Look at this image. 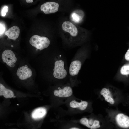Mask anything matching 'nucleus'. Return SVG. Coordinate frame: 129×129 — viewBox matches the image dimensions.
<instances>
[{"mask_svg":"<svg viewBox=\"0 0 129 129\" xmlns=\"http://www.w3.org/2000/svg\"><path fill=\"white\" fill-rule=\"evenodd\" d=\"M61 27L63 31L66 34L70 41L78 39L79 33L76 26L72 22L69 21L63 22Z\"/></svg>","mask_w":129,"mask_h":129,"instance_id":"1","label":"nucleus"},{"mask_svg":"<svg viewBox=\"0 0 129 129\" xmlns=\"http://www.w3.org/2000/svg\"><path fill=\"white\" fill-rule=\"evenodd\" d=\"M65 62L61 57L58 56L54 62L53 75L55 78L62 79L66 76L67 72L65 66Z\"/></svg>","mask_w":129,"mask_h":129,"instance_id":"2","label":"nucleus"},{"mask_svg":"<svg viewBox=\"0 0 129 129\" xmlns=\"http://www.w3.org/2000/svg\"><path fill=\"white\" fill-rule=\"evenodd\" d=\"M29 43L37 49L41 50L49 46L50 41L49 39L46 37L34 35L30 38Z\"/></svg>","mask_w":129,"mask_h":129,"instance_id":"3","label":"nucleus"},{"mask_svg":"<svg viewBox=\"0 0 129 129\" xmlns=\"http://www.w3.org/2000/svg\"><path fill=\"white\" fill-rule=\"evenodd\" d=\"M59 4L55 2L50 1L45 2L40 6L41 11L45 14H49L55 13L59 9Z\"/></svg>","mask_w":129,"mask_h":129,"instance_id":"4","label":"nucleus"},{"mask_svg":"<svg viewBox=\"0 0 129 129\" xmlns=\"http://www.w3.org/2000/svg\"><path fill=\"white\" fill-rule=\"evenodd\" d=\"M2 58L3 61L10 67L17 60V58L13 52L9 49L6 50L3 52Z\"/></svg>","mask_w":129,"mask_h":129,"instance_id":"5","label":"nucleus"},{"mask_svg":"<svg viewBox=\"0 0 129 129\" xmlns=\"http://www.w3.org/2000/svg\"><path fill=\"white\" fill-rule=\"evenodd\" d=\"M82 64L81 61L78 59L73 60L71 62L69 69L70 75L72 76L77 75L81 68Z\"/></svg>","mask_w":129,"mask_h":129,"instance_id":"6","label":"nucleus"},{"mask_svg":"<svg viewBox=\"0 0 129 129\" xmlns=\"http://www.w3.org/2000/svg\"><path fill=\"white\" fill-rule=\"evenodd\" d=\"M32 74L31 70L25 65L19 68L16 72V75L19 78L24 80L31 77Z\"/></svg>","mask_w":129,"mask_h":129,"instance_id":"7","label":"nucleus"},{"mask_svg":"<svg viewBox=\"0 0 129 129\" xmlns=\"http://www.w3.org/2000/svg\"><path fill=\"white\" fill-rule=\"evenodd\" d=\"M59 90H55L54 91V95L59 97H66L70 96L72 94V90L70 86H66L62 89L58 88Z\"/></svg>","mask_w":129,"mask_h":129,"instance_id":"8","label":"nucleus"},{"mask_svg":"<svg viewBox=\"0 0 129 129\" xmlns=\"http://www.w3.org/2000/svg\"><path fill=\"white\" fill-rule=\"evenodd\" d=\"M116 119L118 125L123 128L129 127V117L122 113H119L116 116Z\"/></svg>","mask_w":129,"mask_h":129,"instance_id":"9","label":"nucleus"},{"mask_svg":"<svg viewBox=\"0 0 129 129\" xmlns=\"http://www.w3.org/2000/svg\"><path fill=\"white\" fill-rule=\"evenodd\" d=\"M20 33L19 28L17 26H14L10 28L5 33L9 38L13 40L16 39Z\"/></svg>","mask_w":129,"mask_h":129,"instance_id":"10","label":"nucleus"},{"mask_svg":"<svg viewBox=\"0 0 129 129\" xmlns=\"http://www.w3.org/2000/svg\"><path fill=\"white\" fill-rule=\"evenodd\" d=\"M46 110L43 108H40L35 109L32 114V118L35 120L41 119L43 117L46 115Z\"/></svg>","mask_w":129,"mask_h":129,"instance_id":"11","label":"nucleus"},{"mask_svg":"<svg viewBox=\"0 0 129 129\" xmlns=\"http://www.w3.org/2000/svg\"><path fill=\"white\" fill-rule=\"evenodd\" d=\"M88 103L86 101H81L79 103L75 100L72 101L70 103V106L72 108H78L81 110L85 109L87 107Z\"/></svg>","mask_w":129,"mask_h":129,"instance_id":"12","label":"nucleus"},{"mask_svg":"<svg viewBox=\"0 0 129 129\" xmlns=\"http://www.w3.org/2000/svg\"><path fill=\"white\" fill-rule=\"evenodd\" d=\"M0 95L3 96L6 98H11L14 97V94L11 90L6 88L2 84L0 83Z\"/></svg>","mask_w":129,"mask_h":129,"instance_id":"13","label":"nucleus"},{"mask_svg":"<svg viewBox=\"0 0 129 129\" xmlns=\"http://www.w3.org/2000/svg\"><path fill=\"white\" fill-rule=\"evenodd\" d=\"M120 73L124 75H127L129 74V64L125 65L122 66L121 68Z\"/></svg>","mask_w":129,"mask_h":129,"instance_id":"14","label":"nucleus"},{"mask_svg":"<svg viewBox=\"0 0 129 129\" xmlns=\"http://www.w3.org/2000/svg\"><path fill=\"white\" fill-rule=\"evenodd\" d=\"M77 14V12L73 13L72 15V17L75 21L79 22L82 20L83 16H82L81 15H80Z\"/></svg>","mask_w":129,"mask_h":129,"instance_id":"15","label":"nucleus"},{"mask_svg":"<svg viewBox=\"0 0 129 129\" xmlns=\"http://www.w3.org/2000/svg\"><path fill=\"white\" fill-rule=\"evenodd\" d=\"M80 123L90 128L91 126L89 124L88 119L86 118H84L81 119L80 120Z\"/></svg>","mask_w":129,"mask_h":129,"instance_id":"16","label":"nucleus"},{"mask_svg":"<svg viewBox=\"0 0 129 129\" xmlns=\"http://www.w3.org/2000/svg\"><path fill=\"white\" fill-rule=\"evenodd\" d=\"M100 126L99 124V122L97 120H95L93 122L92 125L91 126L90 129H94L99 128Z\"/></svg>","mask_w":129,"mask_h":129,"instance_id":"17","label":"nucleus"},{"mask_svg":"<svg viewBox=\"0 0 129 129\" xmlns=\"http://www.w3.org/2000/svg\"><path fill=\"white\" fill-rule=\"evenodd\" d=\"M8 11V7L5 6L3 7L1 11V14L2 16H4L6 14Z\"/></svg>","mask_w":129,"mask_h":129,"instance_id":"18","label":"nucleus"},{"mask_svg":"<svg viewBox=\"0 0 129 129\" xmlns=\"http://www.w3.org/2000/svg\"><path fill=\"white\" fill-rule=\"evenodd\" d=\"M0 35H2L4 32L5 28L4 26L0 23Z\"/></svg>","mask_w":129,"mask_h":129,"instance_id":"19","label":"nucleus"},{"mask_svg":"<svg viewBox=\"0 0 129 129\" xmlns=\"http://www.w3.org/2000/svg\"><path fill=\"white\" fill-rule=\"evenodd\" d=\"M125 58L127 61H129V48L125 55Z\"/></svg>","mask_w":129,"mask_h":129,"instance_id":"20","label":"nucleus"},{"mask_svg":"<svg viewBox=\"0 0 129 129\" xmlns=\"http://www.w3.org/2000/svg\"><path fill=\"white\" fill-rule=\"evenodd\" d=\"M109 102L110 104L112 105L115 102L114 99L111 97L109 100Z\"/></svg>","mask_w":129,"mask_h":129,"instance_id":"21","label":"nucleus"},{"mask_svg":"<svg viewBox=\"0 0 129 129\" xmlns=\"http://www.w3.org/2000/svg\"><path fill=\"white\" fill-rule=\"evenodd\" d=\"M26 0V2L27 3H32L33 2V0Z\"/></svg>","mask_w":129,"mask_h":129,"instance_id":"22","label":"nucleus"},{"mask_svg":"<svg viewBox=\"0 0 129 129\" xmlns=\"http://www.w3.org/2000/svg\"><path fill=\"white\" fill-rule=\"evenodd\" d=\"M88 122L89 125H92L93 123V120L92 119H91L89 121H88Z\"/></svg>","mask_w":129,"mask_h":129,"instance_id":"23","label":"nucleus"},{"mask_svg":"<svg viewBox=\"0 0 129 129\" xmlns=\"http://www.w3.org/2000/svg\"><path fill=\"white\" fill-rule=\"evenodd\" d=\"M70 129H79V128H76V127H73V128H70Z\"/></svg>","mask_w":129,"mask_h":129,"instance_id":"24","label":"nucleus"},{"mask_svg":"<svg viewBox=\"0 0 129 129\" xmlns=\"http://www.w3.org/2000/svg\"><path fill=\"white\" fill-rule=\"evenodd\" d=\"M11 46H12V47H13V45H11Z\"/></svg>","mask_w":129,"mask_h":129,"instance_id":"25","label":"nucleus"},{"mask_svg":"<svg viewBox=\"0 0 129 129\" xmlns=\"http://www.w3.org/2000/svg\"><path fill=\"white\" fill-rule=\"evenodd\" d=\"M17 105H18L19 104H17Z\"/></svg>","mask_w":129,"mask_h":129,"instance_id":"26","label":"nucleus"}]
</instances>
